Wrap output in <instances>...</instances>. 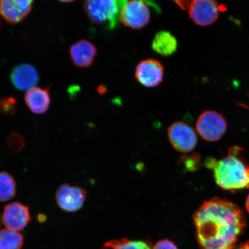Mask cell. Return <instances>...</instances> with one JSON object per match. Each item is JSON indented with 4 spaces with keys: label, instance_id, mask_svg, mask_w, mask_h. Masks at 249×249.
<instances>
[{
    "label": "cell",
    "instance_id": "1",
    "mask_svg": "<svg viewBox=\"0 0 249 249\" xmlns=\"http://www.w3.org/2000/svg\"><path fill=\"white\" fill-rule=\"evenodd\" d=\"M194 221L201 249H232L246 227L241 208L219 197L204 201Z\"/></svg>",
    "mask_w": 249,
    "mask_h": 249
},
{
    "label": "cell",
    "instance_id": "2",
    "mask_svg": "<svg viewBox=\"0 0 249 249\" xmlns=\"http://www.w3.org/2000/svg\"><path fill=\"white\" fill-rule=\"evenodd\" d=\"M241 148H230L227 157L208 158L205 165L213 171L216 184L223 190L236 192L249 188V164L242 157Z\"/></svg>",
    "mask_w": 249,
    "mask_h": 249
},
{
    "label": "cell",
    "instance_id": "3",
    "mask_svg": "<svg viewBox=\"0 0 249 249\" xmlns=\"http://www.w3.org/2000/svg\"><path fill=\"white\" fill-rule=\"evenodd\" d=\"M227 124L222 114L214 111H205L200 115L196 123V129L205 141H218L225 135Z\"/></svg>",
    "mask_w": 249,
    "mask_h": 249
},
{
    "label": "cell",
    "instance_id": "4",
    "mask_svg": "<svg viewBox=\"0 0 249 249\" xmlns=\"http://www.w3.org/2000/svg\"><path fill=\"white\" fill-rule=\"evenodd\" d=\"M171 145L177 151L188 153L197 144L198 138L195 130L182 121H176L167 129Z\"/></svg>",
    "mask_w": 249,
    "mask_h": 249
},
{
    "label": "cell",
    "instance_id": "5",
    "mask_svg": "<svg viewBox=\"0 0 249 249\" xmlns=\"http://www.w3.org/2000/svg\"><path fill=\"white\" fill-rule=\"evenodd\" d=\"M121 22L132 29L144 27L150 20V11L142 0H129L124 3L120 11Z\"/></svg>",
    "mask_w": 249,
    "mask_h": 249
},
{
    "label": "cell",
    "instance_id": "6",
    "mask_svg": "<svg viewBox=\"0 0 249 249\" xmlns=\"http://www.w3.org/2000/svg\"><path fill=\"white\" fill-rule=\"evenodd\" d=\"M87 195L86 190L80 187L65 183L57 189L55 201L62 211L74 213L82 209L86 200Z\"/></svg>",
    "mask_w": 249,
    "mask_h": 249
},
{
    "label": "cell",
    "instance_id": "7",
    "mask_svg": "<svg viewBox=\"0 0 249 249\" xmlns=\"http://www.w3.org/2000/svg\"><path fill=\"white\" fill-rule=\"evenodd\" d=\"M84 9L89 20L98 24L110 23L118 12L117 0H85Z\"/></svg>",
    "mask_w": 249,
    "mask_h": 249
},
{
    "label": "cell",
    "instance_id": "8",
    "mask_svg": "<svg viewBox=\"0 0 249 249\" xmlns=\"http://www.w3.org/2000/svg\"><path fill=\"white\" fill-rule=\"evenodd\" d=\"M223 9L216 0H194L189 8L190 18L200 26L213 24Z\"/></svg>",
    "mask_w": 249,
    "mask_h": 249
},
{
    "label": "cell",
    "instance_id": "9",
    "mask_svg": "<svg viewBox=\"0 0 249 249\" xmlns=\"http://www.w3.org/2000/svg\"><path fill=\"white\" fill-rule=\"evenodd\" d=\"M31 220L29 207L20 202H11L3 209L1 220L7 229L21 231L26 228Z\"/></svg>",
    "mask_w": 249,
    "mask_h": 249
},
{
    "label": "cell",
    "instance_id": "10",
    "mask_svg": "<svg viewBox=\"0 0 249 249\" xmlns=\"http://www.w3.org/2000/svg\"><path fill=\"white\" fill-rule=\"evenodd\" d=\"M164 68L161 62L154 58L143 60L137 65L135 77L140 85L153 88L162 82Z\"/></svg>",
    "mask_w": 249,
    "mask_h": 249
},
{
    "label": "cell",
    "instance_id": "11",
    "mask_svg": "<svg viewBox=\"0 0 249 249\" xmlns=\"http://www.w3.org/2000/svg\"><path fill=\"white\" fill-rule=\"evenodd\" d=\"M34 0H0V15L8 23L20 22L32 8Z\"/></svg>",
    "mask_w": 249,
    "mask_h": 249
},
{
    "label": "cell",
    "instance_id": "12",
    "mask_svg": "<svg viewBox=\"0 0 249 249\" xmlns=\"http://www.w3.org/2000/svg\"><path fill=\"white\" fill-rule=\"evenodd\" d=\"M13 85L20 91L33 88L39 82V74L36 68L29 64H21L15 67L10 74Z\"/></svg>",
    "mask_w": 249,
    "mask_h": 249
},
{
    "label": "cell",
    "instance_id": "13",
    "mask_svg": "<svg viewBox=\"0 0 249 249\" xmlns=\"http://www.w3.org/2000/svg\"><path fill=\"white\" fill-rule=\"evenodd\" d=\"M97 50L89 40L83 39L74 43L70 48V55L73 64L77 67L87 68L95 60Z\"/></svg>",
    "mask_w": 249,
    "mask_h": 249
},
{
    "label": "cell",
    "instance_id": "14",
    "mask_svg": "<svg viewBox=\"0 0 249 249\" xmlns=\"http://www.w3.org/2000/svg\"><path fill=\"white\" fill-rule=\"evenodd\" d=\"M24 100L28 108L36 114L46 113L51 102L49 89L39 87H33L28 90Z\"/></svg>",
    "mask_w": 249,
    "mask_h": 249
},
{
    "label": "cell",
    "instance_id": "15",
    "mask_svg": "<svg viewBox=\"0 0 249 249\" xmlns=\"http://www.w3.org/2000/svg\"><path fill=\"white\" fill-rule=\"evenodd\" d=\"M152 49L158 54L168 56L172 55L178 48L176 37L166 31H160L156 34L152 40Z\"/></svg>",
    "mask_w": 249,
    "mask_h": 249
},
{
    "label": "cell",
    "instance_id": "16",
    "mask_svg": "<svg viewBox=\"0 0 249 249\" xmlns=\"http://www.w3.org/2000/svg\"><path fill=\"white\" fill-rule=\"evenodd\" d=\"M23 244L21 233L7 228L0 230V249H21Z\"/></svg>",
    "mask_w": 249,
    "mask_h": 249
},
{
    "label": "cell",
    "instance_id": "17",
    "mask_svg": "<svg viewBox=\"0 0 249 249\" xmlns=\"http://www.w3.org/2000/svg\"><path fill=\"white\" fill-rule=\"evenodd\" d=\"M17 194V183L10 174L6 171L0 172V201L11 200Z\"/></svg>",
    "mask_w": 249,
    "mask_h": 249
},
{
    "label": "cell",
    "instance_id": "18",
    "mask_svg": "<svg viewBox=\"0 0 249 249\" xmlns=\"http://www.w3.org/2000/svg\"><path fill=\"white\" fill-rule=\"evenodd\" d=\"M101 249H152L148 242L132 241L126 238L113 239L103 245Z\"/></svg>",
    "mask_w": 249,
    "mask_h": 249
},
{
    "label": "cell",
    "instance_id": "19",
    "mask_svg": "<svg viewBox=\"0 0 249 249\" xmlns=\"http://www.w3.org/2000/svg\"><path fill=\"white\" fill-rule=\"evenodd\" d=\"M180 163L183 164L185 171H196L201 166L200 155L197 153L183 155L180 158Z\"/></svg>",
    "mask_w": 249,
    "mask_h": 249
},
{
    "label": "cell",
    "instance_id": "20",
    "mask_svg": "<svg viewBox=\"0 0 249 249\" xmlns=\"http://www.w3.org/2000/svg\"><path fill=\"white\" fill-rule=\"evenodd\" d=\"M17 101L14 98L0 99V113L14 115L17 112Z\"/></svg>",
    "mask_w": 249,
    "mask_h": 249
},
{
    "label": "cell",
    "instance_id": "21",
    "mask_svg": "<svg viewBox=\"0 0 249 249\" xmlns=\"http://www.w3.org/2000/svg\"><path fill=\"white\" fill-rule=\"evenodd\" d=\"M8 145L11 151L19 152L24 147V140L18 133H12L8 137Z\"/></svg>",
    "mask_w": 249,
    "mask_h": 249
},
{
    "label": "cell",
    "instance_id": "22",
    "mask_svg": "<svg viewBox=\"0 0 249 249\" xmlns=\"http://www.w3.org/2000/svg\"><path fill=\"white\" fill-rule=\"evenodd\" d=\"M152 249H178L173 241L167 239L159 241L154 246Z\"/></svg>",
    "mask_w": 249,
    "mask_h": 249
},
{
    "label": "cell",
    "instance_id": "23",
    "mask_svg": "<svg viewBox=\"0 0 249 249\" xmlns=\"http://www.w3.org/2000/svg\"><path fill=\"white\" fill-rule=\"evenodd\" d=\"M173 1L175 2L180 8L182 9H188L194 0H173Z\"/></svg>",
    "mask_w": 249,
    "mask_h": 249
},
{
    "label": "cell",
    "instance_id": "24",
    "mask_svg": "<svg viewBox=\"0 0 249 249\" xmlns=\"http://www.w3.org/2000/svg\"><path fill=\"white\" fill-rule=\"evenodd\" d=\"M237 249H249V241L241 245Z\"/></svg>",
    "mask_w": 249,
    "mask_h": 249
},
{
    "label": "cell",
    "instance_id": "25",
    "mask_svg": "<svg viewBox=\"0 0 249 249\" xmlns=\"http://www.w3.org/2000/svg\"><path fill=\"white\" fill-rule=\"evenodd\" d=\"M245 205L246 208H247V210L248 212V213H249V195L248 196L247 200H246Z\"/></svg>",
    "mask_w": 249,
    "mask_h": 249
},
{
    "label": "cell",
    "instance_id": "26",
    "mask_svg": "<svg viewBox=\"0 0 249 249\" xmlns=\"http://www.w3.org/2000/svg\"><path fill=\"white\" fill-rule=\"evenodd\" d=\"M58 1L62 2H71L75 1V0H58Z\"/></svg>",
    "mask_w": 249,
    "mask_h": 249
},
{
    "label": "cell",
    "instance_id": "27",
    "mask_svg": "<svg viewBox=\"0 0 249 249\" xmlns=\"http://www.w3.org/2000/svg\"><path fill=\"white\" fill-rule=\"evenodd\" d=\"M0 26H1V20H0Z\"/></svg>",
    "mask_w": 249,
    "mask_h": 249
},
{
    "label": "cell",
    "instance_id": "28",
    "mask_svg": "<svg viewBox=\"0 0 249 249\" xmlns=\"http://www.w3.org/2000/svg\"><path fill=\"white\" fill-rule=\"evenodd\" d=\"M0 227H1V224H0Z\"/></svg>",
    "mask_w": 249,
    "mask_h": 249
}]
</instances>
